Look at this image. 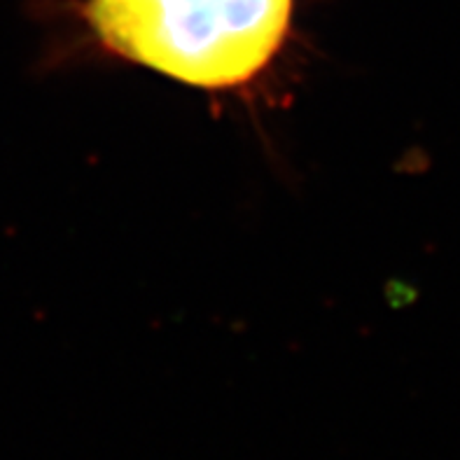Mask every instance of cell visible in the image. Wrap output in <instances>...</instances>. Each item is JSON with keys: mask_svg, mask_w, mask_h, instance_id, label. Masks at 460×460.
Here are the masks:
<instances>
[{"mask_svg": "<svg viewBox=\"0 0 460 460\" xmlns=\"http://www.w3.org/2000/svg\"><path fill=\"white\" fill-rule=\"evenodd\" d=\"M297 10L299 0H80L82 23L105 54L208 93L267 77Z\"/></svg>", "mask_w": 460, "mask_h": 460, "instance_id": "cell-1", "label": "cell"}]
</instances>
